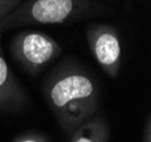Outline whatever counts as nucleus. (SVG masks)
I'll return each mask as SVG.
<instances>
[{"label":"nucleus","mask_w":151,"mask_h":142,"mask_svg":"<svg viewBox=\"0 0 151 142\" xmlns=\"http://www.w3.org/2000/svg\"><path fill=\"white\" fill-rule=\"evenodd\" d=\"M73 10V0H35L32 5L31 18L41 24L63 23Z\"/></svg>","instance_id":"nucleus-4"},{"label":"nucleus","mask_w":151,"mask_h":142,"mask_svg":"<svg viewBox=\"0 0 151 142\" xmlns=\"http://www.w3.org/2000/svg\"><path fill=\"white\" fill-rule=\"evenodd\" d=\"M13 50L20 62L32 70L45 66L60 53L57 42L41 33H25L17 36Z\"/></svg>","instance_id":"nucleus-2"},{"label":"nucleus","mask_w":151,"mask_h":142,"mask_svg":"<svg viewBox=\"0 0 151 142\" xmlns=\"http://www.w3.org/2000/svg\"><path fill=\"white\" fill-rule=\"evenodd\" d=\"M90 49L97 62L111 77H117L121 63V44L112 27H97L88 32Z\"/></svg>","instance_id":"nucleus-3"},{"label":"nucleus","mask_w":151,"mask_h":142,"mask_svg":"<svg viewBox=\"0 0 151 142\" xmlns=\"http://www.w3.org/2000/svg\"><path fill=\"white\" fill-rule=\"evenodd\" d=\"M97 92L94 81L81 72H65L51 84L47 90L49 103L62 129L71 133L96 108Z\"/></svg>","instance_id":"nucleus-1"},{"label":"nucleus","mask_w":151,"mask_h":142,"mask_svg":"<svg viewBox=\"0 0 151 142\" xmlns=\"http://www.w3.org/2000/svg\"><path fill=\"white\" fill-rule=\"evenodd\" d=\"M1 12H2V6H1V4H0V16H1Z\"/></svg>","instance_id":"nucleus-8"},{"label":"nucleus","mask_w":151,"mask_h":142,"mask_svg":"<svg viewBox=\"0 0 151 142\" xmlns=\"http://www.w3.org/2000/svg\"><path fill=\"white\" fill-rule=\"evenodd\" d=\"M25 102V94L23 93L8 68L6 60L0 53V107H19L20 104H24Z\"/></svg>","instance_id":"nucleus-5"},{"label":"nucleus","mask_w":151,"mask_h":142,"mask_svg":"<svg viewBox=\"0 0 151 142\" xmlns=\"http://www.w3.org/2000/svg\"><path fill=\"white\" fill-rule=\"evenodd\" d=\"M16 142H46L41 136H26L24 138H20L19 140Z\"/></svg>","instance_id":"nucleus-7"},{"label":"nucleus","mask_w":151,"mask_h":142,"mask_svg":"<svg viewBox=\"0 0 151 142\" xmlns=\"http://www.w3.org/2000/svg\"><path fill=\"white\" fill-rule=\"evenodd\" d=\"M108 128L98 117H89L81 123L72 133L70 142H107Z\"/></svg>","instance_id":"nucleus-6"}]
</instances>
